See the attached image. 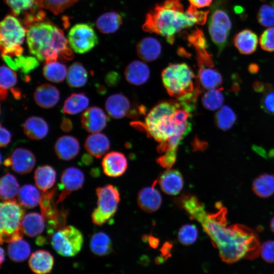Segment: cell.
<instances>
[{"label": "cell", "mask_w": 274, "mask_h": 274, "mask_svg": "<svg viewBox=\"0 0 274 274\" xmlns=\"http://www.w3.org/2000/svg\"><path fill=\"white\" fill-rule=\"evenodd\" d=\"M215 213L204 210L203 204L195 196L183 204L192 219L200 223L225 262L232 263L245 258L254 259L260 253L261 245L256 232L241 224L227 226V210L220 204Z\"/></svg>", "instance_id": "6da1fadb"}, {"label": "cell", "mask_w": 274, "mask_h": 274, "mask_svg": "<svg viewBox=\"0 0 274 274\" xmlns=\"http://www.w3.org/2000/svg\"><path fill=\"white\" fill-rule=\"evenodd\" d=\"M191 113L177 100L159 102L150 111L143 127L159 143V153L177 151L179 145L191 129Z\"/></svg>", "instance_id": "7a4b0ae2"}, {"label": "cell", "mask_w": 274, "mask_h": 274, "mask_svg": "<svg viewBox=\"0 0 274 274\" xmlns=\"http://www.w3.org/2000/svg\"><path fill=\"white\" fill-rule=\"evenodd\" d=\"M209 13L198 11L191 5L185 10L179 0H166L155 5L147 13L142 28L145 31L163 37L173 44L175 36L181 30L195 24H204Z\"/></svg>", "instance_id": "3957f363"}, {"label": "cell", "mask_w": 274, "mask_h": 274, "mask_svg": "<svg viewBox=\"0 0 274 274\" xmlns=\"http://www.w3.org/2000/svg\"><path fill=\"white\" fill-rule=\"evenodd\" d=\"M26 37L30 54L40 61H57L70 50L63 31L47 22L38 21L30 24Z\"/></svg>", "instance_id": "277c9868"}, {"label": "cell", "mask_w": 274, "mask_h": 274, "mask_svg": "<svg viewBox=\"0 0 274 274\" xmlns=\"http://www.w3.org/2000/svg\"><path fill=\"white\" fill-rule=\"evenodd\" d=\"M194 74L185 63L170 64L161 74L162 81L167 93L177 98L194 91Z\"/></svg>", "instance_id": "5b68a950"}, {"label": "cell", "mask_w": 274, "mask_h": 274, "mask_svg": "<svg viewBox=\"0 0 274 274\" xmlns=\"http://www.w3.org/2000/svg\"><path fill=\"white\" fill-rule=\"evenodd\" d=\"M23 207L15 199L5 201L0 206L1 243H10L22 238L21 221L24 216Z\"/></svg>", "instance_id": "8992f818"}, {"label": "cell", "mask_w": 274, "mask_h": 274, "mask_svg": "<svg viewBox=\"0 0 274 274\" xmlns=\"http://www.w3.org/2000/svg\"><path fill=\"white\" fill-rule=\"evenodd\" d=\"M26 30L18 19L11 15L6 16L1 22L0 43L2 55L11 57L21 55V47Z\"/></svg>", "instance_id": "52a82bcc"}, {"label": "cell", "mask_w": 274, "mask_h": 274, "mask_svg": "<svg viewBox=\"0 0 274 274\" xmlns=\"http://www.w3.org/2000/svg\"><path fill=\"white\" fill-rule=\"evenodd\" d=\"M97 197V208L91 214L92 222L101 225L109 221L117 211L120 200V193L116 187L108 184L96 189Z\"/></svg>", "instance_id": "ba28073f"}, {"label": "cell", "mask_w": 274, "mask_h": 274, "mask_svg": "<svg viewBox=\"0 0 274 274\" xmlns=\"http://www.w3.org/2000/svg\"><path fill=\"white\" fill-rule=\"evenodd\" d=\"M50 237L53 249L59 255L64 257L76 255L81 251L83 244L82 232L72 225L56 230Z\"/></svg>", "instance_id": "9c48e42d"}, {"label": "cell", "mask_w": 274, "mask_h": 274, "mask_svg": "<svg viewBox=\"0 0 274 274\" xmlns=\"http://www.w3.org/2000/svg\"><path fill=\"white\" fill-rule=\"evenodd\" d=\"M56 188L44 191L40 202L42 215L47 222V231L50 236L55 231L64 226L67 211H59L54 202Z\"/></svg>", "instance_id": "30bf717a"}, {"label": "cell", "mask_w": 274, "mask_h": 274, "mask_svg": "<svg viewBox=\"0 0 274 274\" xmlns=\"http://www.w3.org/2000/svg\"><path fill=\"white\" fill-rule=\"evenodd\" d=\"M67 40L71 48L79 54L90 51L98 44V38L94 29L86 23L73 26L68 32Z\"/></svg>", "instance_id": "8fae6325"}, {"label": "cell", "mask_w": 274, "mask_h": 274, "mask_svg": "<svg viewBox=\"0 0 274 274\" xmlns=\"http://www.w3.org/2000/svg\"><path fill=\"white\" fill-rule=\"evenodd\" d=\"M36 162L35 156L31 151L24 148H17L4 160V164L11 167L17 174L24 175L32 170Z\"/></svg>", "instance_id": "7c38bea8"}, {"label": "cell", "mask_w": 274, "mask_h": 274, "mask_svg": "<svg viewBox=\"0 0 274 274\" xmlns=\"http://www.w3.org/2000/svg\"><path fill=\"white\" fill-rule=\"evenodd\" d=\"M84 179L83 173L77 167H69L64 169L61 176V182L58 185L59 190L61 191L56 203L61 202L72 192L81 188Z\"/></svg>", "instance_id": "4fadbf2b"}, {"label": "cell", "mask_w": 274, "mask_h": 274, "mask_svg": "<svg viewBox=\"0 0 274 274\" xmlns=\"http://www.w3.org/2000/svg\"><path fill=\"white\" fill-rule=\"evenodd\" d=\"M105 107L109 115L115 119L134 117L138 113L129 98L121 93L109 96L106 100Z\"/></svg>", "instance_id": "5bb4252c"}, {"label": "cell", "mask_w": 274, "mask_h": 274, "mask_svg": "<svg viewBox=\"0 0 274 274\" xmlns=\"http://www.w3.org/2000/svg\"><path fill=\"white\" fill-rule=\"evenodd\" d=\"M108 117L104 111L99 107L88 108L81 116V124L88 132H99L107 126Z\"/></svg>", "instance_id": "9a60e30c"}, {"label": "cell", "mask_w": 274, "mask_h": 274, "mask_svg": "<svg viewBox=\"0 0 274 274\" xmlns=\"http://www.w3.org/2000/svg\"><path fill=\"white\" fill-rule=\"evenodd\" d=\"M101 165L106 175L115 178L125 173L127 167V160L123 153L112 151L104 156Z\"/></svg>", "instance_id": "2e32d148"}, {"label": "cell", "mask_w": 274, "mask_h": 274, "mask_svg": "<svg viewBox=\"0 0 274 274\" xmlns=\"http://www.w3.org/2000/svg\"><path fill=\"white\" fill-rule=\"evenodd\" d=\"M54 150L57 157L63 160L74 159L79 153L80 144L78 140L72 135H62L56 141Z\"/></svg>", "instance_id": "e0dca14e"}, {"label": "cell", "mask_w": 274, "mask_h": 274, "mask_svg": "<svg viewBox=\"0 0 274 274\" xmlns=\"http://www.w3.org/2000/svg\"><path fill=\"white\" fill-rule=\"evenodd\" d=\"M156 181L151 187H145L139 193L138 203L140 208L148 213L156 211L160 207L162 197L159 191L155 188Z\"/></svg>", "instance_id": "ac0fdd59"}, {"label": "cell", "mask_w": 274, "mask_h": 274, "mask_svg": "<svg viewBox=\"0 0 274 274\" xmlns=\"http://www.w3.org/2000/svg\"><path fill=\"white\" fill-rule=\"evenodd\" d=\"M36 103L44 109L55 106L59 101L60 95L58 89L49 84H44L38 86L33 94Z\"/></svg>", "instance_id": "d6986e66"}, {"label": "cell", "mask_w": 274, "mask_h": 274, "mask_svg": "<svg viewBox=\"0 0 274 274\" xmlns=\"http://www.w3.org/2000/svg\"><path fill=\"white\" fill-rule=\"evenodd\" d=\"M158 183L162 190L168 195H177L183 187L184 181L180 172L168 169L160 177Z\"/></svg>", "instance_id": "ffe728a7"}, {"label": "cell", "mask_w": 274, "mask_h": 274, "mask_svg": "<svg viewBox=\"0 0 274 274\" xmlns=\"http://www.w3.org/2000/svg\"><path fill=\"white\" fill-rule=\"evenodd\" d=\"M54 264V258L48 251L39 250L31 254L28 265L31 270L37 274H47L51 271Z\"/></svg>", "instance_id": "44dd1931"}, {"label": "cell", "mask_w": 274, "mask_h": 274, "mask_svg": "<svg viewBox=\"0 0 274 274\" xmlns=\"http://www.w3.org/2000/svg\"><path fill=\"white\" fill-rule=\"evenodd\" d=\"M126 80L131 84L141 85L146 83L150 75L148 66L143 61L134 60L126 67L124 71Z\"/></svg>", "instance_id": "7402d4cb"}, {"label": "cell", "mask_w": 274, "mask_h": 274, "mask_svg": "<svg viewBox=\"0 0 274 274\" xmlns=\"http://www.w3.org/2000/svg\"><path fill=\"white\" fill-rule=\"evenodd\" d=\"M196 87L200 91L203 89H212L219 87L223 82L220 73L212 67H199Z\"/></svg>", "instance_id": "603a6c76"}, {"label": "cell", "mask_w": 274, "mask_h": 274, "mask_svg": "<svg viewBox=\"0 0 274 274\" xmlns=\"http://www.w3.org/2000/svg\"><path fill=\"white\" fill-rule=\"evenodd\" d=\"M84 147L88 154L100 158L109 151L110 142L105 134L93 133L87 137Z\"/></svg>", "instance_id": "cb8c5ba5"}, {"label": "cell", "mask_w": 274, "mask_h": 274, "mask_svg": "<svg viewBox=\"0 0 274 274\" xmlns=\"http://www.w3.org/2000/svg\"><path fill=\"white\" fill-rule=\"evenodd\" d=\"M161 50L159 41L153 37L145 38L136 45L138 56L145 61H153L157 59L161 53Z\"/></svg>", "instance_id": "d4e9b609"}, {"label": "cell", "mask_w": 274, "mask_h": 274, "mask_svg": "<svg viewBox=\"0 0 274 274\" xmlns=\"http://www.w3.org/2000/svg\"><path fill=\"white\" fill-rule=\"evenodd\" d=\"M258 42L257 35L249 29L238 32L233 38L235 47L243 54L248 55L254 53L257 49Z\"/></svg>", "instance_id": "484cf974"}, {"label": "cell", "mask_w": 274, "mask_h": 274, "mask_svg": "<svg viewBox=\"0 0 274 274\" xmlns=\"http://www.w3.org/2000/svg\"><path fill=\"white\" fill-rule=\"evenodd\" d=\"M23 131L27 137L31 140L43 139L47 135L49 127L47 122L42 117L31 116L23 123Z\"/></svg>", "instance_id": "4316f807"}, {"label": "cell", "mask_w": 274, "mask_h": 274, "mask_svg": "<svg viewBox=\"0 0 274 274\" xmlns=\"http://www.w3.org/2000/svg\"><path fill=\"white\" fill-rule=\"evenodd\" d=\"M43 215L36 212H30L24 216L21 221L23 233L29 237H35L42 233L45 226Z\"/></svg>", "instance_id": "83f0119b"}, {"label": "cell", "mask_w": 274, "mask_h": 274, "mask_svg": "<svg viewBox=\"0 0 274 274\" xmlns=\"http://www.w3.org/2000/svg\"><path fill=\"white\" fill-rule=\"evenodd\" d=\"M56 179V172L50 165L40 166L35 172L34 180L36 185L43 192L50 189L54 186Z\"/></svg>", "instance_id": "f1b7e54d"}, {"label": "cell", "mask_w": 274, "mask_h": 274, "mask_svg": "<svg viewBox=\"0 0 274 274\" xmlns=\"http://www.w3.org/2000/svg\"><path fill=\"white\" fill-rule=\"evenodd\" d=\"M122 23V17L115 12H108L101 15L96 21L98 30L105 34L116 31Z\"/></svg>", "instance_id": "f546056e"}, {"label": "cell", "mask_w": 274, "mask_h": 274, "mask_svg": "<svg viewBox=\"0 0 274 274\" xmlns=\"http://www.w3.org/2000/svg\"><path fill=\"white\" fill-rule=\"evenodd\" d=\"M18 200L24 208L31 209L40 204L42 194L38 189L31 184H25L19 190Z\"/></svg>", "instance_id": "4dcf8cb0"}, {"label": "cell", "mask_w": 274, "mask_h": 274, "mask_svg": "<svg viewBox=\"0 0 274 274\" xmlns=\"http://www.w3.org/2000/svg\"><path fill=\"white\" fill-rule=\"evenodd\" d=\"M89 104V98L85 93H74L65 100L62 111L67 114L75 115L87 109Z\"/></svg>", "instance_id": "1f68e13d"}, {"label": "cell", "mask_w": 274, "mask_h": 274, "mask_svg": "<svg viewBox=\"0 0 274 274\" xmlns=\"http://www.w3.org/2000/svg\"><path fill=\"white\" fill-rule=\"evenodd\" d=\"M252 190L261 198L271 196L274 194V176L268 174L259 176L253 182Z\"/></svg>", "instance_id": "d6a6232c"}, {"label": "cell", "mask_w": 274, "mask_h": 274, "mask_svg": "<svg viewBox=\"0 0 274 274\" xmlns=\"http://www.w3.org/2000/svg\"><path fill=\"white\" fill-rule=\"evenodd\" d=\"M90 248L91 251L98 256H106L112 251V243L109 236L99 231L94 233L91 237Z\"/></svg>", "instance_id": "836d02e7"}, {"label": "cell", "mask_w": 274, "mask_h": 274, "mask_svg": "<svg viewBox=\"0 0 274 274\" xmlns=\"http://www.w3.org/2000/svg\"><path fill=\"white\" fill-rule=\"evenodd\" d=\"M19 189L18 182L12 174L8 173L2 177L0 181V196L3 201L15 199Z\"/></svg>", "instance_id": "e575fe53"}, {"label": "cell", "mask_w": 274, "mask_h": 274, "mask_svg": "<svg viewBox=\"0 0 274 274\" xmlns=\"http://www.w3.org/2000/svg\"><path fill=\"white\" fill-rule=\"evenodd\" d=\"M66 82L69 86L74 88L84 86L88 80V73L79 62L73 63L68 68L66 75Z\"/></svg>", "instance_id": "d590c367"}, {"label": "cell", "mask_w": 274, "mask_h": 274, "mask_svg": "<svg viewBox=\"0 0 274 274\" xmlns=\"http://www.w3.org/2000/svg\"><path fill=\"white\" fill-rule=\"evenodd\" d=\"M7 252L12 260L20 262L28 258L30 254V247L29 243L22 238L9 243Z\"/></svg>", "instance_id": "8d00e7d4"}, {"label": "cell", "mask_w": 274, "mask_h": 274, "mask_svg": "<svg viewBox=\"0 0 274 274\" xmlns=\"http://www.w3.org/2000/svg\"><path fill=\"white\" fill-rule=\"evenodd\" d=\"M67 68L61 62L57 61L45 62L43 68L45 78L54 83H60L66 77Z\"/></svg>", "instance_id": "74e56055"}, {"label": "cell", "mask_w": 274, "mask_h": 274, "mask_svg": "<svg viewBox=\"0 0 274 274\" xmlns=\"http://www.w3.org/2000/svg\"><path fill=\"white\" fill-rule=\"evenodd\" d=\"M17 77L14 71L3 64L0 68V97L4 101L8 96V89H12L17 83Z\"/></svg>", "instance_id": "f35d334b"}, {"label": "cell", "mask_w": 274, "mask_h": 274, "mask_svg": "<svg viewBox=\"0 0 274 274\" xmlns=\"http://www.w3.org/2000/svg\"><path fill=\"white\" fill-rule=\"evenodd\" d=\"M215 122L221 130L230 129L236 120V115L233 110L227 106H223L216 113Z\"/></svg>", "instance_id": "ab89813d"}, {"label": "cell", "mask_w": 274, "mask_h": 274, "mask_svg": "<svg viewBox=\"0 0 274 274\" xmlns=\"http://www.w3.org/2000/svg\"><path fill=\"white\" fill-rule=\"evenodd\" d=\"M15 15L42 8V0H5Z\"/></svg>", "instance_id": "60d3db41"}, {"label": "cell", "mask_w": 274, "mask_h": 274, "mask_svg": "<svg viewBox=\"0 0 274 274\" xmlns=\"http://www.w3.org/2000/svg\"><path fill=\"white\" fill-rule=\"evenodd\" d=\"M224 100L222 89L214 88L208 90L204 93L201 98V102L206 109L214 111L221 107Z\"/></svg>", "instance_id": "b9f144b4"}, {"label": "cell", "mask_w": 274, "mask_h": 274, "mask_svg": "<svg viewBox=\"0 0 274 274\" xmlns=\"http://www.w3.org/2000/svg\"><path fill=\"white\" fill-rule=\"evenodd\" d=\"M209 32L213 42L221 53L227 44L230 31L225 28L209 23Z\"/></svg>", "instance_id": "7bdbcfd3"}, {"label": "cell", "mask_w": 274, "mask_h": 274, "mask_svg": "<svg viewBox=\"0 0 274 274\" xmlns=\"http://www.w3.org/2000/svg\"><path fill=\"white\" fill-rule=\"evenodd\" d=\"M198 230L194 225L186 224L179 230L178 237L179 242L185 246L190 245L196 241Z\"/></svg>", "instance_id": "ee69618b"}, {"label": "cell", "mask_w": 274, "mask_h": 274, "mask_svg": "<svg viewBox=\"0 0 274 274\" xmlns=\"http://www.w3.org/2000/svg\"><path fill=\"white\" fill-rule=\"evenodd\" d=\"M15 57L14 61L18 69H19L24 76H26L39 65V62L36 57L22 55Z\"/></svg>", "instance_id": "f6af8a7d"}, {"label": "cell", "mask_w": 274, "mask_h": 274, "mask_svg": "<svg viewBox=\"0 0 274 274\" xmlns=\"http://www.w3.org/2000/svg\"><path fill=\"white\" fill-rule=\"evenodd\" d=\"M78 0H42V8L49 10L55 15L62 12Z\"/></svg>", "instance_id": "bcb514c9"}, {"label": "cell", "mask_w": 274, "mask_h": 274, "mask_svg": "<svg viewBox=\"0 0 274 274\" xmlns=\"http://www.w3.org/2000/svg\"><path fill=\"white\" fill-rule=\"evenodd\" d=\"M257 19L259 24L263 26H274V7L267 4L262 5L258 11Z\"/></svg>", "instance_id": "7dc6e473"}, {"label": "cell", "mask_w": 274, "mask_h": 274, "mask_svg": "<svg viewBox=\"0 0 274 274\" xmlns=\"http://www.w3.org/2000/svg\"><path fill=\"white\" fill-rule=\"evenodd\" d=\"M209 23L223 27L229 31L231 28L230 19L227 12L222 9L217 8L213 10Z\"/></svg>", "instance_id": "c3c4849f"}, {"label": "cell", "mask_w": 274, "mask_h": 274, "mask_svg": "<svg viewBox=\"0 0 274 274\" xmlns=\"http://www.w3.org/2000/svg\"><path fill=\"white\" fill-rule=\"evenodd\" d=\"M259 43L263 50L268 52L274 51V27H270L262 32Z\"/></svg>", "instance_id": "681fc988"}, {"label": "cell", "mask_w": 274, "mask_h": 274, "mask_svg": "<svg viewBox=\"0 0 274 274\" xmlns=\"http://www.w3.org/2000/svg\"><path fill=\"white\" fill-rule=\"evenodd\" d=\"M260 253L265 261L274 263V241L269 240L264 242L261 245Z\"/></svg>", "instance_id": "f907efd6"}, {"label": "cell", "mask_w": 274, "mask_h": 274, "mask_svg": "<svg viewBox=\"0 0 274 274\" xmlns=\"http://www.w3.org/2000/svg\"><path fill=\"white\" fill-rule=\"evenodd\" d=\"M261 108L266 113L274 115V90L264 93L261 100Z\"/></svg>", "instance_id": "816d5d0a"}, {"label": "cell", "mask_w": 274, "mask_h": 274, "mask_svg": "<svg viewBox=\"0 0 274 274\" xmlns=\"http://www.w3.org/2000/svg\"><path fill=\"white\" fill-rule=\"evenodd\" d=\"M177 158V152H167L160 156L157 162L163 167L169 169L175 163Z\"/></svg>", "instance_id": "f5cc1de1"}, {"label": "cell", "mask_w": 274, "mask_h": 274, "mask_svg": "<svg viewBox=\"0 0 274 274\" xmlns=\"http://www.w3.org/2000/svg\"><path fill=\"white\" fill-rule=\"evenodd\" d=\"M0 133V146L1 147H5L11 142L12 133L2 125H1Z\"/></svg>", "instance_id": "db71d44e"}, {"label": "cell", "mask_w": 274, "mask_h": 274, "mask_svg": "<svg viewBox=\"0 0 274 274\" xmlns=\"http://www.w3.org/2000/svg\"><path fill=\"white\" fill-rule=\"evenodd\" d=\"M252 88L256 92L265 93L272 89V85L269 83L264 84L261 81H256L253 83Z\"/></svg>", "instance_id": "11a10c76"}, {"label": "cell", "mask_w": 274, "mask_h": 274, "mask_svg": "<svg viewBox=\"0 0 274 274\" xmlns=\"http://www.w3.org/2000/svg\"><path fill=\"white\" fill-rule=\"evenodd\" d=\"M191 5L196 8H202L209 7L213 0H188Z\"/></svg>", "instance_id": "9f6ffc18"}, {"label": "cell", "mask_w": 274, "mask_h": 274, "mask_svg": "<svg viewBox=\"0 0 274 274\" xmlns=\"http://www.w3.org/2000/svg\"><path fill=\"white\" fill-rule=\"evenodd\" d=\"M118 74L115 72H111L106 77V82L109 86L115 85L118 81Z\"/></svg>", "instance_id": "6f0895ef"}, {"label": "cell", "mask_w": 274, "mask_h": 274, "mask_svg": "<svg viewBox=\"0 0 274 274\" xmlns=\"http://www.w3.org/2000/svg\"><path fill=\"white\" fill-rule=\"evenodd\" d=\"M2 57L10 68L14 71L18 70L14 60L12 59V57L7 55H2Z\"/></svg>", "instance_id": "680465c9"}, {"label": "cell", "mask_w": 274, "mask_h": 274, "mask_svg": "<svg viewBox=\"0 0 274 274\" xmlns=\"http://www.w3.org/2000/svg\"><path fill=\"white\" fill-rule=\"evenodd\" d=\"M60 127L65 132L70 131L73 128V124L71 120L66 118H64L61 122Z\"/></svg>", "instance_id": "91938a15"}, {"label": "cell", "mask_w": 274, "mask_h": 274, "mask_svg": "<svg viewBox=\"0 0 274 274\" xmlns=\"http://www.w3.org/2000/svg\"><path fill=\"white\" fill-rule=\"evenodd\" d=\"M259 70V66L257 64L251 63L248 66V71L251 74H256Z\"/></svg>", "instance_id": "94428289"}, {"label": "cell", "mask_w": 274, "mask_h": 274, "mask_svg": "<svg viewBox=\"0 0 274 274\" xmlns=\"http://www.w3.org/2000/svg\"><path fill=\"white\" fill-rule=\"evenodd\" d=\"M92 155L90 154H84L82 157V161L85 164H90L92 162Z\"/></svg>", "instance_id": "6125c7cd"}, {"label": "cell", "mask_w": 274, "mask_h": 274, "mask_svg": "<svg viewBox=\"0 0 274 274\" xmlns=\"http://www.w3.org/2000/svg\"><path fill=\"white\" fill-rule=\"evenodd\" d=\"M149 243L150 245L153 247H156L158 245V239L154 237H151L149 238Z\"/></svg>", "instance_id": "be15d7a7"}, {"label": "cell", "mask_w": 274, "mask_h": 274, "mask_svg": "<svg viewBox=\"0 0 274 274\" xmlns=\"http://www.w3.org/2000/svg\"><path fill=\"white\" fill-rule=\"evenodd\" d=\"M45 243V237L42 236H39L37 238L36 240V244L42 246Z\"/></svg>", "instance_id": "e7e4bbea"}, {"label": "cell", "mask_w": 274, "mask_h": 274, "mask_svg": "<svg viewBox=\"0 0 274 274\" xmlns=\"http://www.w3.org/2000/svg\"><path fill=\"white\" fill-rule=\"evenodd\" d=\"M5 259V251L2 247L1 248V264H2Z\"/></svg>", "instance_id": "03108f58"}, {"label": "cell", "mask_w": 274, "mask_h": 274, "mask_svg": "<svg viewBox=\"0 0 274 274\" xmlns=\"http://www.w3.org/2000/svg\"><path fill=\"white\" fill-rule=\"evenodd\" d=\"M270 227L272 232L274 233V217L272 218L270 223Z\"/></svg>", "instance_id": "003e7915"}]
</instances>
